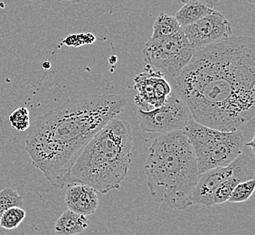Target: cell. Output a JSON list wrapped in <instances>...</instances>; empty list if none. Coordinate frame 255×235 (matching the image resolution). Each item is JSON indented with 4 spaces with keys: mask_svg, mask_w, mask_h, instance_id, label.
I'll return each mask as SVG.
<instances>
[{
    "mask_svg": "<svg viewBox=\"0 0 255 235\" xmlns=\"http://www.w3.org/2000/svg\"><path fill=\"white\" fill-rule=\"evenodd\" d=\"M170 84L196 122L238 129L255 116V39L231 36L197 50Z\"/></svg>",
    "mask_w": 255,
    "mask_h": 235,
    "instance_id": "obj_1",
    "label": "cell"
},
{
    "mask_svg": "<svg viewBox=\"0 0 255 235\" xmlns=\"http://www.w3.org/2000/svg\"><path fill=\"white\" fill-rule=\"evenodd\" d=\"M144 170L156 201L174 210L192 206L189 197L200 174L191 143L183 131L156 137L148 147Z\"/></svg>",
    "mask_w": 255,
    "mask_h": 235,
    "instance_id": "obj_3",
    "label": "cell"
},
{
    "mask_svg": "<svg viewBox=\"0 0 255 235\" xmlns=\"http://www.w3.org/2000/svg\"><path fill=\"white\" fill-rule=\"evenodd\" d=\"M26 213L21 206H14L5 210L0 217V227L5 230L17 228L25 220Z\"/></svg>",
    "mask_w": 255,
    "mask_h": 235,
    "instance_id": "obj_16",
    "label": "cell"
},
{
    "mask_svg": "<svg viewBox=\"0 0 255 235\" xmlns=\"http://www.w3.org/2000/svg\"><path fill=\"white\" fill-rule=\"evenodd\" d=\"M210 5L199 3V2H188L185 3L180 9L177 11L175 18L181 27L191 25L196 21L205 17L206 15L215 12Z\"/></svg>",
    "mask_w": 255,
    "mask_h": 235,
    "instance_id": "obj_13",
    "label": "cell"
},
{
    "mask_svg": "<svg viewBox=\"0 0 255 235\" xmlns=\"http://www.w3.org/2000/svg\"><path fill=\"white\" fill-rule=\"evenodd\" d=\"M10 125L15 130L23 132L30 127L29 112L25 107L15 109L8 118Z\"/></svg>",
    "mask_w": 255,
    "mask_h": 235,
    "instance_id": "obj_19",
    "label": "cell"
},
{
    "mask_svg": "<svg viewBox=\"0 0 255 235\" xmlns=\"http://www.w3.org/2000/svg\"><path fill=\"white\" fill-rule=\"evenodd\" d=\"M232 176H240L245 181L255 178V161L254 153L245 148L238 157L226 167H216L199 175L190 194L192 205L213 207V195L218 185Z\"/></svg>",
    "mask_w": 255,
    "mask_h": 235,
    "instance_id": "obj_7",
    "label": "cell"
},
{
    "mask_svg": "<svg viewBox=\"0 0 255 235\" xmlns=\"http://www.w3.org/2000/svg\"><path fill=\"white\" fill-rule=\"evenodd\" d=\"M43 67L44 69H49L51 67V64H50L49 62H44V64H43Z\"/></svg>",
    "mask_w": 255,
    "mask_h": 235,
    "instance_id": "obj_22",
    "label": "cell"
},
{
    "mask_svg": "<svg viewBox=\"0 0 255 235\" xmlns=\"http://www.w3.org/2000/svg\"><path fill=\"white\" fill-rule=\"evenodd\" d=\"M89 221L86 216L66 210L60 216L54 225L56 235H76L84 233L88 228Z\"/></svg>",
    "mask_w": 255,
    "mask_h": 235,
    "instance_id": "obj_12",
    "label": "cell"
},
{
    "mask_svg": "<svg viewBox=\"0 0 255 235\" xmlns=\"http://www.w3.org/2000/svg\"><path fill=\"white\" fill-rule=\"evenodd\" d=\"M64 202L69 210L85 216L94 214L99 206L96 190L92 186L83 184L69 185Z\"/></svg>",
    "mask_w": 255,
    "mask_h": 235,
    "instance_id": "obj_11",
    "label": "cell"
},
{
    "mask_svg": "<svg viewBox=\"0 0 255 235\" xmlns=\"http://www.w3.org/2000/svg\"><path fill=\"white\" fill-rule=\"evenodd\" d=\"M132 148L129 123L114 118L84 146L69 172L67 185H87L102 194L117 190L129 169Z\"/></svg>",
    "mask_w": 255,
    "mask_h": 235,
    "instance_id": "obj_4",
    "label": "cell"
},
{
    "mask_svg": "<svg viewBox=\"0 0 255 235\" xmlns=\"http://www.w3.org/2000/svg\"><path fill=\"white\" fill-rule=\"evenodd\" d=\"M196 50L188 43L183 30L177 34L163 38H149L143 50L148 67L160 72L172 82L188 64Z\"/></svg>",
    "mask_w": 255,
    "mask_h": 235,
    "instance_id": "obj_6",
    "label": "cell"
},
{
    "mask_svg": "<svg viewBox=\"0 0 255 235\" xmlns=\"http://www.w3.org/2000/svg\"><path fill=\"white\" fill-rule=\"evenodd\" d=\"M255 178L239 183L232 192L228 202L230 203H243L250 198L255 191Z\"/></svg>",
    "mask_w": 255,
    "mask_h": 235,
    "instance_id": "obj_18",
    "label": "cell"
},
{
    "mask_svg": "<svg viewBox=\"0 0 255 235\" xmlns=\"http://www.w3.org/2000/svg\"><path fill=\"white\" fill-rule=\"evenodd\" d=\"M182 131L191 143L199 174L228 166L245 148V135L238 129L222 131L192 118Z\"/></svg>",
    "mask_w": 255,
    "mask_h": 235,
    "instance_id": "obj_5",
    "label": "cell"
},
{
    "mask_svg": "<svg viewBox=\"0 0 255 235\" xmlns=\"http://www.w3.org/2000/svg\"><path fill=\"white\" fill-rule=\"evenodd\" d=\"M245 181L240 176H232L220 183L213 195L214 206L228 202L231 194L239 183Z\"/></svg>",
    "mask_w": 255,
    "mask_h": 235,
    "instance_id": "obj_15",
    "label": "cell"
},
{
    "mask_svg": "<svg viewBox=\"0 0 255 235\" xmlns=\"http://www.w3.org/2000/svg\"><path fill=\"white\" fill-rule=\"evenodd\" d=\"M182 30L196 51L232 36L230 22L216 10L191 25L182 27Z\"/></svg>",
    "mask_w": 255,
    "mask_h": 235,
    "instance_id": "obj_10",
    "label": "cell"
},
{
    "mask_svg": "<svg viewBox=\"0 0 255 235\" xmlns=\"http://www.w3.org/2000/svg\"><path fill=\"white\" fill-rule=\"evenodd\" d=\"M248 3H250L252 5H255V0H246Z\"/></svg>",
    "mask_w": 255,
    "mask_h": 235,
    "instance_id": "obj_23",
    "label": "cell"
},
{
    "mask_svg": "<svg viewBox=\"0 0 255 235\" xmlns=\"http://www.w3.org/2000/svg\"><path fill=\"white\" fill-rule=\"evenodd\" d=\"M23 197L12 187H5L0 190V217L5 210L14 206H23Z\"/></svg>",
    "mask_w": 255,
    "mask_h": 235,
    "instance_id": "obj_17",
    "label": "cell"
},
{
    "mask_svg": "<svg viewBox=\"0 0 255 235\" xmlns=\"http://www.w3.org/2000/svg\"><path fill=\"white\" fill-rule=\"evenodd\" d=\"M125 105L120 95L99 94L69 101L37 118L25 139L32 165L53 187L64 188L84 146Z\"/></svg>",
    "mask_w": 255,
    "mask_h": 235,
    "instance_id": "obj_2",
    "label": "cell"
},
{
    "mask_svg": "<svg viewBox=\"0 0 255 235\" xmlns=\"http://www.w3.org/2000/svg\"><path fill=\"white\" fill-rule=\"evenodd\" d=\"M137 116L143 131L159 134L182 131L193 118L186 103L173 91L163 106L149 112L138 109Z\"/></svg>",
    "mask_w": 255,
    "mask_h": 235,
    "instance_id": "obj_8",
    "label": "cell"
},
{
    "mask_svg": "<svg viewBox=\"0 0 255 235\" xmlns=\"http://www.w3.org/2000/svg\"><path fill=\"white\" fill-rule=\"evenodd\" d=\"M137 94L134 102L138 109L149 112L163 106L172 93V86L163 74L147 66L146 71L134 78Z\"/></svg>",
    "mask_w": 255,
    "mask_h": 235,
    "instance_id": "obj_9",
    "label": "cell"
},
{
    "mask_svg": "<svg viewBox=\"0 0 255 235\" xmlns=\"http://www.w3.org/2000/svg\"><path fill=\"white\" fill-rule=\"evenodd\" d=\"M182 3H188V2H199V3H203V4H206V5H210V6H215L217 5L221 0H179Z\"/></svg>",
    "mask_w": 255,
    "mask_h": 235,
    "instance_id": "obj_20",
    "label": "cell"
},
{
    "mask_svg": "<svg viewBox=\"0 0 255 235\" xmlns=\"http://www.w3.org/2000/svg\"><path fill=\"white\" fill-rule=\"evenodd\" d=\"M182 30L175 16L167 15L166 13H159L153 25V39H163L173 36Z\"/></svg>",
    "mask_w": 255,
    "mask_h": 235,
    "instance_id": "obj_14",
    "label": "cell"
},
{
    "mask_svg": "<svg viewBox=\"0 0 255 235\" xmlns=\"http://www.w3.org/2000/svg\"><path fill=\"white\" fill-rule=\"evenodd\" d=\"M60 2H70V3H74V4H78V3H85L88 2L90 0H58Z\"/></svg>",
    "mask_w": 255,
    "mask_h": 235,
    "instance_id": "obj_21",
    "label": "cell"
}]
</instances>
